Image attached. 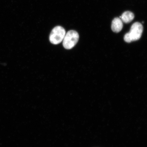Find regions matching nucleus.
Instances as JSON below:
<instances>
[{
    "label": "nucleus",
    "mask_w": 147,
    "mask_h": 147,
    "mask_svg": "<svg viewBox=\"0 0 147 147\" xmlns=\"http://www.w3.org/2000/svg\"><path fill=\"white\" fill-rule=\"evenodd\" d=\"M143 31V26L140 23H134L131 26L130 32L125 35L124 41L127 43H130L139 40L142 36Z\"/></svg>",
    "instance_id": "f257e3e1"
},
{
    "label": "nucleus",
    "mask_w": 147,
    "mask_h": 147,
    "mask_svg": "<svg viewBox=\"0 0 147 147\" xmlns=\"http://www.w3.org/2000/svg\"><path fill=\"white\" fill-rule=\"evenodd\" d=\"M79 35L76 31L69 30L66 34L63 40V45L64 48L70 49H72L78 43Z\"/></svg>",
    "instance_id": "f03ea898"
},
{
    "label": "nucleus",
    "mask_w": 147,
    "mask_h": 147,
    "mask_svg": "<svg viewBox=\"0 0 147 147\" xmlns=\"http://www.w3.org/2000/svg\"><path fill=\"white\" fill-rule=\"evenodd\" d=\"M65 34L66 32L63 27L60 26L55 27L51 33L49 40L51 43L58 45L63 41Z\"/></svg>",
    "instance_id": "7ed1b4c3"
},
{
    "label": "nucleus",
    "mask_w": 147,
    "mask_h": 147,
    "mask_svg": "<svg viewBox=\"0 0 147 147\" xmlns=\"http://www.w3.org/2000/svg\"><path fill=\"white\" fill-rule=\"evenodd\" d=\"M123 23L122 20L117 18H114L112 22L111 29L114 32L118 33L122 30Z\"/></svg>",
    "instance_id": "20e7f679"
},
{
    "label": "nucleus",
    "mask_w": 147,
    "mask_h": 147,
    "mask_svg": "<svg viewBox=\"0 0 147 147\" xmlns=\"http://www.w3.org/2000/svg\"><path fill=\"white\" fill-rule=\"evenodd\" d=\"M134 15L133 13L129 11H127L123 13L121 16V20L124 23H128L134 20Z\"/></svg>",
    "instance_id": "39448f33"
}]
</instances>
